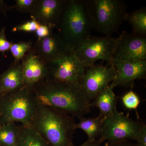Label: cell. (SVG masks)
Returning a JSON list of instances; mask_svg holds the SVG:
<instances>
[{
	"label": "cell",
	"mask_w": 146,
	"mask_h": 146,
	"mask_svg": "<svg viewBox=\"0 0 146 146\" xmlns=\"http://www.w3.org/2000/svg\"><path fill=\"white\" fill-rule=\"evenodd\" d=\"M32 89L39 104L78 119L91 112L90 103L79 84L45 79Z\"/></svg>",
	"instance_id": "cell-1"
},
{
	"label": "cell",
	"mask_w": 146,
	"mask_h": 146,
	"mask_svg": "<svg viewBox=\"0 0 146 146\" xmlns=\"http://www.w3.org/2000/svg\"><path fill=\"white\" fill-rule=\"evenodd\" d=\"M94 20L91 0H67L56 28L71 52L91 36Z\"/></svg>",
	"instance_id": "cell-2"
},
{
	"label": "cell",
	"mask_w": 146,
	"mask_h": 146,
	"mask_svg": "<svg viewBox=\"0 0 146 146\" xmlns=\"http://www.w3.org/2000/svg\"><path fill=\"white\" fill-rule=\"evenodd\" d=\"M74 117L53 108L39 104L31 126L50 146H75Z\"/></svg>",
	"instance_id": "cell-3"
},
{
	"label": "cell",
	"mask_w": 146,
	"mask_h": 146,
	"mask_svg": "<svg viewBox=\"0 0 146 146\" xmlns=\"http://www.w3.org/2000/svg\"><path fill=\"white\" fill-rule=\"evenodd\" d=\"M38 105L32 89L25 86L0 97V125L18 122L31 126Z\"/></svg>",
	"instance_id": "cell-4"
},
{
	"label": "cell",
	"mask_w": 146,
	"mask_h": 146,
	"mask_svg": "<svg viewBox=\"0 0 146 146\" xmlns=\"http://www.w3.org/2000/svg\"><path fill=\"white\" fill-rule=\"evenodd\" d=\"M94 25L93 30L111 36L125 21L126 5L121 0H91Z\"/></svg>",
	"instance_id": "cell-5"
},
{
	"label": "cell",
	"mask_w": 146,
	"mask_h": 146,
	"mask_svg": "<svg viewBox=\"0 0 146 146\" xmlns=\"http://www.w3.org/2000/svg\"><path fill=\"white\" fill-rule=\"evenodd\" d=\"M118 40V37L90 36L80 43L73 53L86 68L100 60L114 64L112 55Z\"/></svg>",
	"instance_id": "cell-6"
},
{
	"label": "cell",
	"mask_w": 146,
	"mask_h": 146,
	"mask_svg": "<svg viewBox=\"0 0 146 146\" xmlns=\"http://www.w3.org/2000/svg\"><path fill=\"white\" fill-rule=\"evenodd\" d=\"M145 125L144 123L134 121L125 116L122 112H119L117 108L112 114L105 118L101 136L102 142L131 140L137 141L142 129Z\"/></svg>",
	"instance_id": "cell-7"
},
{
	"label": "cell",
	"mask_w": 146,
	"mask_h": 146,
	"mask_svg": "<svg viewBox=\"0 0 146 146\" xmlns=\"http://www.w3.org/2000/svg\"><path fill=\"white\" fill-rule=\"evenodd\" d=\"M116 73L114 64H94L86 68L79 85L89 102L110 85L115 78Z\"/></svg>",
	"instance_id": "cell-8"
},
{
	"label": "cell",
	"mask_w": 146,
	"mask_h": 146,
	"mask_svg": "<svg viewBox=\"0 0 146 146\" xmlns=\"http://www.w3.org/2000/svg\"><path fill=\"white\" fill-rule=\"evenodd\" d=\"M48 74L45 79L79 84L86 68L73 52L47 64Z\"/></svg>",
	"instance_id": "cell-9"
},
{
	"label": "cell",
	"mask_w": 146,
	"mask_h": 146,
	"mask_svg": "<svg viewBox=\"0 0 146 146\" xmlns=\"http://www.w3.org/2000/svg\"><path fill=\"white\" fill-rule=\"evenodd\" d=\"M113 64L117 62L146 60V37L123 32L118 37L113 55Z\"/></svg>",
	"instance_id": "cell-10"
},
{
	"label": "cell",
	"mask_w": 146,
	"mask_h": 146,
	"mask_svg": "<svg viewBox=\"0 0 146 146\" xmlns=\"http://www.w3.org/2000/svg\"><path fill=\"white\" fill-rule=\"evenodd\" d=\"M32 49L46 64L71 53L60 35L53 32L45 38L37 39Z\"/></svg>",
	"instance_id": "cell-11"
},
{
	"label": "cell",
	"mask_w": 146,
	"mask_h": 146,
	"mask_svg": "<svg viewBox=\"0 0 146 146\" xmlns=\"http://www.w3.org/2000/svg\"><path fill=\"white\" fill-rule=\"evenodd\" d=\"M67 1V0H37L31 17L40 25L56 28Z\"/></svg>",
	"instance_id": "cell-12"
},
{
	"label": "cell",
	"mask_w": 146,
	"mask_h": 146,
	"mask_svg": "<svg viewBox=\"0 0 146 146\" xmlns=\"http://www.w3.org/2000/svg\"><path fill=\"white\" fill-rule=\"evenodd\" d=\"M116 73L115 78L110 86L132 85L136 80L146 78V60L117 62L114 63Z\"/></svg>",
	"instance_id": "cell-13"
},
{
	"label": "cell",
	"mask_w": 146,
	"mask_h": 146,
	"mask_svg": "<svg viewBox=\"0 0 146 146\" xmlns=\"http://www.w3.org/2000/svg\"><path fill=\"white\" fill-rule=\"evenodd\" d=\"M22 64L25 86L32 89L46 78L48 66L33 49L25 56Z\"/></svg>",
	"instance_id": "cell-14"
},
{
	"label": "cell",
	"mask_w": 146,
	"mask_h": 146,
	"mask_svg": "<svg viewBox=\"0 0 146 146\" xmlns=\"http://www.w3.org/2000/svg\"><path fill=\"white\" fill-rule=\"evenodd\" d=\"M24 86L22 61H13L6 70L0 74V97L17 91Z\"/></svg>",
	"instance_id": "cell-15"
},
{
	"label": "cell",
	"mask_w": 146,
	"mask_h": 146,
	"mask_svg": "<svg viewBox=\"0 0 146 146\" xmlns=\"http://www.w3.org/2000/svg\"><path fill=\"white\" fill-rule=\"evenodd\" d=\"M117 98L110 86L98 94L90 103L91 107H96L99 109L100 115L106 118L112 114L117 108Z\"/></svg>",
	"instance_id": "cell-16"
},
{
	"label": "cell",
	"mask_w": 146,
	"mask_h": 146,
	"mask_svg": "<svg viewBox=\"0 0 146 146\" xmlns=\"http://www.w3.org/2000/svg\"><path fill=\"white\" fill-rule=\"evenodd\" d=\"M79 121L76 123V129L83 130L88 136L87 141H93L100 138L105 118L99 115L96 118H78Z\"/></svg>",
	"instance_id": "cell-17"
},
{
	"label": "cell",
	"mask_w": 146,
	"mask_h": 146,
	"mask_svg": "<svg viewBox=\"0 0 146 146\" xmlns=\"http://www.w3.org/2000/svg\"><path fill=\"white\" fill-rule=\"evenodd\" d=\"M18 146H50L31 126L19 125Z\"/></svg>",
	"instance_id": "cell-18"
},
{
	"label": "cell",
	"mask_w": 146,
	"mask_h": 146,
	"mask_svg": "<svg viewBox=\"0 0 146 146\" xmlns=\"http://www.w3.org/2000/svg\"><path fill=\"white\" fill-rule=\"evenodd\" d=\"M19 132L16 123L0 125V146H18Z\"/></svg>",
	"instance_id": "cell-19"
},
{
	"label": "cell",
	"mask_w": 146,
	"mask_h": 146,
	"mask_svg": "<svg viewBox=\"0 0 146 146\" xmlns=\"http://www.w3.org/2000/svg\"><path fill=\"white\" fill-rule=\"evenodd\" d=\"M125 21L132 26L133 33L146 36V8L142 7L130 13H127Z\"/></svg>",
	"instance_id": "cell-20"
},
{
	"label": "cell",
	"mask_w": 146,
	"mask_h": 146,
	"mask_svg": "<svg viewBox=\"0 0 146 146\" xmlns=\"http://www.w3.org/2000/svg\"><path fill=\"white\" fill-rule=\"evenodd\" d=\"M33 47V43L31 40L12 43L9 51L14 58L13 61H22L26 54L32 49Z\"/></svg>",
	"instance_id": "cell-21"
},
{
	"label": "cell",
	"mask_w": 146,
	"mask_h": 146,
	"mask_svg": "<svg viewBox=\"0 0 146 146\" xmlns=\"http://www.w3.org/2000/svg\"><path fill=\"white\" fill-rule=\"evenodd\" d=\"M125 107L128 109L134 110L136 111L137 117L139 119L137 109L141 103L140 98L132 90L126 93L121 98Z\"/></svg>",
	"instance_id": "cell-22"
},
{
	"label": "cell",
	"mask_w": 146,
	"mask_h": 146,
	"mask_svg": "<svg viewBox=\"0 0 146 146\" xmlns=\"http://www.w3.org/2000/svg\"><path fill=\"white\" fill-rule=\"evenodd\" d=\"M37 0H16L14 8L21 13L31 14L33 11Z\"/></svg>",
	"instance_id": "cell-23"
},
{
	"label": "cell",
	"mask_w": 146,
	"mask_h": 146,
	"mask_svg": "<svg viewBox=\"0 0 146 146\" xmlns=\"http://www.w3.org/2000/svg\"><path fill=\"white\" fill-rule=\"evenodd\" d=\"M40 24L36 20L32 19L20 25H17L12 29L13 32H35Z\"/></svg>",
	"instance_id": "cell-24"
},
{
	"label": "cell",
	"mask_w": 146,
	"mask_h": 146,
	"mask_svg": "<svg viewBox=\"0 0 146 146\" xmlns=\"http://www.w3.org/2000/svg\"><path fill=\"white\" fill-rule=\"evenodd\" d=\"M5 27H3L0 31V52L4 53L9 51L12 42H9L7 39Z\"/></svg>",
	"instance_id": "cell-25"
},
{
	"label": "cell",
	"mask_w": 146,
	"mask_h": 146,
	"mask_svg": "<svg viewBox=\"0 0 146 146\" xmlns=\"http://www.w3.org/2000/svg\"><path fill=\"white\" fill-rule=\"evenodd\" d=\"M53 29L46 25H40L35 33L37 39H43L49 36L53 32Z\"/></svg>",
	"instance_id": "cell-26"
},
{
	"label": "cell",
	"mask_w": 146,
	"mask_h": 146,
	"mask_svg": "<svg viewBox=\"0 0 146 146\" xmlns=\"http://www.w3.org/2000/svg\"><path fill=\"white\" fill-rule=\"evenodd\" d=\"M107 146H137L136 144L131 143L128 140L108 142Z\"/></svg>",
	"instance_id": "cell-27"
},
{
	"label": "cell",
	"mask_w": 146,
	"mask_h": 146,
	"mask_svg": "<svg viewBox=\"0 0 146 146\" xmlns=\"http://www.w3.org/2000/svg\"><path fill=\"white\" fill-rule=\"evenodd\" d=\"M137 146H146V126L145 125L142 129L140 135L137 139Z\"/></svg>",
	"instance_id": "cell-28"
},
{
	"label": "cell",
	"mask_w": 146,
	"mask_h": 146,
	"mask_svg": "<svg viewBox=\"0 0 146 146\" xmlns=\"http://www.w3.org/2000/svg\"><path fill=\"white\" fill-rule=\"evenodd\" d=\"M14 9L13 5L11 6L7 4L2 0H0V11L6 17L9 11Z\"/></svg>",
	"instance_id": "cell-29"
},
{
	"label": "cell",
	"mask_w": 146,
	"mask_h": 146,
	"mask_svg": "<svg viewBox=\"0 0 146 146\" xmlns=\"http://www.w3.org/2000/svg\"><path fill=\"white\" fill-rule=\"evenodd\" d=\"M102 143L100 138H98L94 141H87L84 143L79 146H101Z\"/></svg>",
	"instance_id": "cell-30"
},
{
	"label": "cell",
	"mask_w": 146,
	"mask_h": 146,
	"mask_svg": "<svg viewBox=\"0 0 146 146\" xmlns=\"http://www.w3.org/2000/svg\"><path fill=\"white\" fill-rule=\"evenodd\" d=\"M108 144V142H107V143H106V144H105L104 146H107Z\"/></svg>",
	"instance_id": "cell-31"
}]
</instances>
